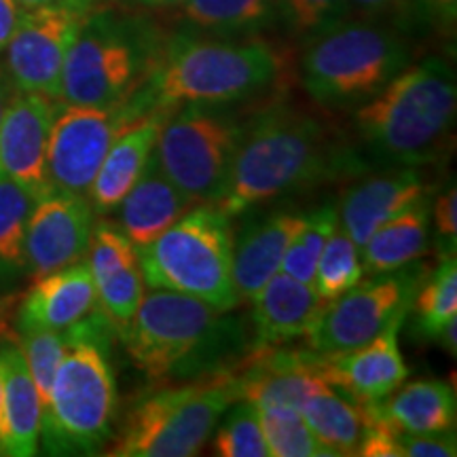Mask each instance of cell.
<instances>
[{
    "mask_svg": "<svg viewBox=\"0 0 457 457\" xmlns=\"http://www.w3.org/2000/svg\"><path fill=\"white\" fill-rule=\"evenodd\" d=\"M98 310V293L87 262L79 261L64 270L34 279L17 313V327L66 330Z\"/></svg>",
    "mask_w": 457,
    "mask_h": 457,
    "instance_id": "603a6c76",
    "label": "cell"
},
{
    "mask_svg": "<svg viewBox=\"0 0 457 457\" xmlns=\"http://www.w3.org/2000/svg\"><path fill=\"white\" fill-rule=\"evenodd\" d=\"M356 142L318 114L271 108L245 131L225 195L214 204L227 216L327 182L367 174Z\"/></svg>",
    "mask_w": 457,
    "mask_h": 457,
    "instance_id": "6da1fadb",
    "label": "cell"
},
{
    "mask_svg": "<svg viewBox=\"0 0 457 457\" xmlns=\"http://www.w3.org/2000/svg\"><path fill=\"white\" fill-rule=\"evenodd\" d=\"M228 104H180L163 123L155 145L168 179L195 204H219L250 121Z\"/></svg>",
    "mask_w": 457,
    "mask_h": 457,
    "instance_id": "30bf717a",
    "label": "cell"
},
{
    "mask_svg": "<svg viewBox=\"0 0 457 457\" xmlns=\"http://www.w3.org/2000/svg\"><path fill=\"white\" fill-rule=\"evenodd\" d=\"M400 457H455L457 436L453 432H432V434H398Z\"/></svg>",
    "mask_w": 457,
    "mask_h": 457,
    "instance_id": "f35d334b",
    "label": "cell"
},
{
    "mask_svg": "<svg viewBox=\"0 0 457 457\" xmlns=\"http://www.w3.org/2000/svg\"><path fill=\"white\" fill-rule=\"evenodd\" d=\"M237 403L236 375H214L142 396L106 455L112 457H188L197 455L225 411Z\"/></svg>",
    "mask_w": 457,
    "mask_h": 457,
    "instance_id": "9c48e42d",
    "label": "cell"
},
{
    "mask_svg": "<svg viewBox=\"0 0 457 457\" xmlns=\"http://www.w3.org/2000/svg\"><path fill=\"white\" fill-rule=\"evenodd\" d=\"M96 293H98V310L111 320L114 328H123L145 299V279H142L140 265L136 262L102 279L96 284Z\"/></svg>",
    "mask_w": 457,
    "mask_h": 457,
    "instance_id": "d590c367",
    "label": "cell"
},
{
    "mask_svg": "<svg viewBox=\"0 0 457 457\" xmlns=\"http://www.w3.org/2000/svg\"><path fill=\"white\" fill-rule=\"evenodd\" d=\"M347 13H358L367 20H379L392 17V20L404 21L407 17H415L417 7L428 13L424 0H345Z\"/></svg>",
    "mask_w": 457,
    "mask_h": 457,
    "instance_id": "60d3db41",
    "label": "cell"
},
{
    "mask_svg": "<svg viewBox=\"0 0 457 457\" xmlns=\"http://www.w3.org/2000/svg\"><path fill=\"white\" fill-rule=\"evenodd\" d=\"M11 98L9 94V77H4L3 68H0V119H3L4 108H7V102Z\"/></svg>",
    "mask_w": 457,
    "mask_h": 457,
    "instance_id": "bcb514c9",
    "label": "cell"
},
{
    "mask_svg": "<svg viewBox=\"0 0 457 457\" xmlns=\"http://www.w3.org/2000/svg\"><path fill=\"white\" fill-rule=\"evenodd\" d=\"M337 227H339V202L335 199L305 214V222L290 244L279 271L288 273L290 278L303 284L313 286L320 254Z\"/></svg>",
    "mask_w": 457,
    "mask_h": 457,
    "instance_id": "4dcf8cb0",
    "label": "cell"
},
{
    "mask_svg": "<svg viewBox=\"0 0 457 457\" xmlns=\"http://www.w3.org/2000/svg\"><path fill=\"white\" fill-rule=\"evenodd\" d=\"M404 318H394L375 339L345 352H320V369L330 387L353 403H377L403 386L409 367L398 347Z\"/></svg>",
    "mask_w": 457,
    "mask_h": 457,
    "instance_id": "2e32d148",
    "label": "cell"
},
{
    "mask_svg": "<svg viewBox=\"0 0 457 457\" xmlns=\"http://www.w3.org/2000/svg\"><path fill=\"white\" fill-rule=\"evenodd\" d=\"M57 102L41 94L15 91L0 119V174L41 197L47 193V146Z\"/></svg>",
    "mask_w": 457,
    "mask_h": 457,
    "instance_id": "9a60e30c",
    "label": "cell"
},
{
    "mask_svg": "<svg viewBox=\"0 0 457 457\" xmlns=\"http://www.w3.org/2000/svg\"><path fill=\"white\" fill-rule=\"evenodd\" d=\"M430 195L387 220L360 248L362 270L369 276L403 270L420 261L430 248Z\"/></svg>",
    "mask_w": 457,
    "mask_h": 457,
    "instance_id": "484cf974",
    "label": "cell"
},
{
    "mask_svg": "<svg viewBox=\"0 0 457 457\" xmlns=\"http://www.w3.org/2000/svg\"><path fill=\"white\" fill-rule=\"evenodd\" d=\"M136 256L148 288L195 296L222 312L242 303L233 282L231 216L214 204L193 205Z\"/></svg>",
    "mask_w": 457,
    "mask_h": 457,
    "instance_id": "ba28073f",
    "label": "cell"
},
{
    "mask_svg": "<svg viewBox=\"0 0 457 457\" xmlns=\"http://www.w3.org/2000/svg\"><path fill=\"white\" fill-rule=\"evenodd\" d=\"M436 341H441L445 350L451 352V356H455V353H457V318L451 320L447 327H445L441 333H438Z\"/></svg>",
    "mask_w": 457,
    "mask_h": 457,
    "instance_id": "ee69618b",
    "label": "cell"
},
{
    "mask_svg": "<svg viewBox=\"0 0 457 457\" xmlns=\"http://www.w3.org/2000/svg\"><path fill=\"white\" fill-rule=\"evenodd\" d=\"M284 9L286 24L296 34H310V37L350 15L345 0H284Z\"/></svg>",
    "mask_w": 457,
    "mask_h": 457,
    "instance_id": "74e56055",
    "label": "cell"
},
{
    "mask_svg": "<svg viewBox=\"0 0 457 457\" xmlns=\"http://www.w3.org/2000/svg\"><path fill=\"white\" fill-rule=\"evenodd\" d=\"M426 276V267L415 261L403 270L377 273L364 282L360 279L345 295L328 301L313 327L303 337L305 345L327 353L364 345L394 318L407 316Z\"/></svg>",
    "mask_w": 457,
    "mask_h": 457,
    "instance_id": "7c38bea8",
    "label": "cell"
},
{
    "mask_svg": "<svg viewBox=\"0 0 457 457\" xmlns=\"http://www.w3.org/2000/svg\"><path fill=\"white\" fill-rule=\"evenodd\" d=\"M428 195L430 185L420 168H386L347 188L339 202V225L360 250L377 228Z\"/></svg>",
    "mask_w": 457,
    "mask_h": 457,
    "instance_id": "ac0fdd59",
    "label": "cell"
},
{
    "mask_svg": "<svg viewBox=\"0 0 457 457\" xmlns=\"http://www.w3.org/2000/svg\"><path fill=\"white\" fill-rule=\"evenodd\" d=\"M227 313L195 296L155 288L117 333L134 367L148 379L210 370L216 375V364L244 343L237 320Z\"/></svg>",
    "mask_w": 457,
    "mask_h": 457,
    "instance_id": "277c9868",
    "label": "cell"
},
{
    "mask_svg": "<svg viewBox=\"0 0 457 457\" xmlns=\"http://www.w3.org/2000/svg\"><path fill=\"white\" fill-rule=\"evenodd\" d=\"M94 225L87 197L49 188L34 202L28 219L26 271L38 279L83 261Z\"/></svg>",
    "mask_w": 457,
    "mask_h": 457,
    "instance_id": "5bb4252c",
    "label": "cell"
},
{
    "mask_svg": "<svg viewBox=\"0 0 457 457\" xmlns=\"http://www.w3.org/2000/svg\"><path fill=\"white\" fill-rule=\"evenodd\" d=\"M455 72L443 57L409 64L353 112L356 145L370 168H420L447 148L455 121Z\"/></svg>",
    "mask_w": 457,
    "mask_h": 457,
    "instance_id": "7a4b0ae2",
    "label": "cell"
},
{
    "mask_svg": "<svg viewBox=\"0 0 457 457\" xmlns=\"http://www.w3.org/2000/svg\"><path fill=\"white\" fill-rule=\"evenodd\" d=\"M428 13L438 20L447 30H453L457 20V0H424Z\"/></svg>",
    "mask_w": 457,
    "mask_h": 457,
    "instance_id": "7bdbcfd3",
    "label": "cell"
},
{
    "mask_svg": "<svg viewBox=\"0 0 457 457\" xmlns=\"http://www.w3.org/2000/svg\"><path fill=\"white\" fill-rule=\"evenodd\" d=\"M3 407H0V455L32 457L38 453L43 403L15 341L0 345Z\"/></svg>",
    "mask_w": 457,
    "mask_h": 457,
    "instance_id": "44dd1931",
    "label": "cell"
},
{
    "mask_svg": "<svg viewBox=\"0 0 457 457\" xmlns=\"http://www.w3.org/2000/svg\"><path fill=\"white\" fill-rule=\"evenodd\" d=\"M153 106L136 91L114 106L60 104L51 123L47 176L51 188L89 195L102 162L117 136L145 117Z\"/></svg>",
    "mask_w": 457,
    "mask_h": 457,
    "instance_id": "8fae6325",
    "label": "cell"
},
{
    "mask_svg": "<svg viewBox=\"0 0 457 457\" xmlns=\"http://www.w3.org/2000/svg\"><path fill=\"white\" fill-rule=\"evenodd\" d=\"M271 457H335L313 436L299 411L256 409Z\"/></svg>",
    "mask_w": 457,
    "mask_h": 457,
    "instance_id": "836d02e7",
    "label": "cell"
},
{
    "mask_svg": "<svg viewBox=\"0 0 457 457\" xmlns=\"http://www.w3.org/2000/svg\"><path fill=\"white\" fill-rule=\"evenodd\" d=\"M114 330L100 310L66 328L68 350L43 409L41 436L49 453H98L112 436L119 398L108 345Z\"/></svg>",
    "mask_w": 457,
    "mask_h": 457,
    "instance_id": "3957f363",
    "label": "cell"
},
{
    "mask_svg": "<svg viewBox=\"0 0 457 457\" xmlns=\"http://www.w3.org/2000/svg\"><path fill=\"white\" fill-rule=\"evenodd\" d=\"M162 28L121 7H94L68 51L60 104H121L148 81L163 54Z\"/></svg>",
    "mask_w": 457,
    "mask_h": 457,
    "instance_id": "5b68a950",
    "label": "cell"
},
{
    "mask_svg": "<svg viewBox=\"0 0 457 457\" xmlns=\"http://www.w3.org/2000/svg\"><path fill=\"white\" fill-rule=\"evenodd\" d=\"M279 71L282 60L262 41H208L174 34L138 91L153 108L236 104L271 87Z\"/></svg>",
    "mask_w": 457,
    "mask_h": 457,
    "instance_id": "8992f818",
    "label": "cell"
},
{
    "mask_svg": "<svg viewBox=\"0 0 457 457\" xmlns=\"http://www.w3.org/2000/svg\"><path fill=\"white\" fill-rule=\"evenodd\" d=\"M21 13H24V9L20 7L17 0H0V55L7 49L11 37L20 24Z\"/></svg>",
    "mask_w": 457,
    "mask_h": 457,
    "instance_id": "b9f144b4",
    "label": "cell"
},
{
    "mask_svg": "<svg viewBox=\"0 0 457 457\" xmlns=\"http://www.w3.org/2000/svg\"><path fill=\"white\" fill-rule=\"evenodd\" d=\"M305 214L276 212L244 228L233 239V282L242 301H253L256 293L282 270L284 256L301 231Z\"/></svg>",
    "mask_w": 457,
    "mask_h": 457,
    "instance_id": "cb8c5ba5",
    "label": "cell"
},
{
    "mask_svg": "<svg viewBox=\"0 0 457 457\" xmlns=\"http://www.w3.org/2000/svg\"><path fill=\"white\" fill-rule=\"evenodd\" d=\"M193 205L197 204L168 179L153 148L138 180L117 205L119 227L134 248H142L162 236Z\"/></svg>",
    "mask_w": 457,
    "mask_h": 457,
    "instance_id": "7402d4cb",
    "label": "cell"
},
{
    "mask_svg": "<svg viewBox=\"0 0 457 457\" xmlns=\"http://www.w3.org/2000/svg\"><path fill=\"white\" fill-rule=\"evenodd\" d=\"M301 415L313 436L333 451L335 457L356 455L364 434V413L358 403L345 400L341 392L328 387L307 400Z\"/></svg>",
    "mask_w": 457,
    "mask_h": 457,
    "instance_id": "83f0119b",
    "label": "cell"
},
{
    "mask_svg": "<svg viewBox=\"0 0 457 457\" xmlns=\"http://www.w3.org/2000/svg\"><path fill=\"white\" fill-rule=\"evenodd\" d=\"M364 276L360 250L341 225L335 228L320 254L313 288L322 299L333 301L353 288Z\"/></svg>",
    "mask_w": 457,
    "mask_h": 457,
    "instance_id": "1f68e13d",
    "label": "cell"
},
{
    "mask_svg": "<svg viewBox=\"0 0 457 457\" xmlns=\"http://www.w3.org/2000/svg\"><path fill=\"white\" fill-rule=\"evenodd\" d=\"M316 350H267L253 353L242 375H236L237 400L256 409L299 411L316 394L328 390Z\"/></svg>",
    "mask_w": 457,
    "mask_h": 457,
    "instance_id": "e0dca14e",
    "label": "cell"
},
{
    "mask_svg": "<svg viewBox=\"0 0 457 457\" xmlns=\"http://www.w3.org/2000/svg\"><path fill=\"white\" fill-rule=\"evenodd\" d=\"M123 3L136 4V7H145V9H168V7H180L185 0H123Z\"/></svg>",
    "mask_w": 457,
    "mask_h": 457,
    "instance_id": "f6af8a7d",
    "label": "cell"
},
{
    "mask_svg": "<svg viewBox=\"0 0 457 457\" xmlns=\"http://www.w3.org/2000/svg\"><path fill=\"white\" fill-rule=\"evenodd\" d=\"M375 409L400 432H453L457 424L453 386L438 379H420L398 386L390 396L377 400Z\"/></svg>",
    "mask_w": 457,
    "mask_h": 457,
    "instance_id": "d4e9b609",
    "label": "cell"
},
{
    "mask_svg": "<svg viewBox=\"0 0 457 457\" xmlns=\"http://www.w3.org/2000/svg\"><path fill=\"white\" fill-rule=\"evenodd\" d=\"M411 64L407 38L379 20H341L313 34L303 55V85L324 108H352Z\"/></svg>",
    "mask_w": 457,
    "mask_h": 457,
    "instance_id": "52a82bcc",
    "label": "cell"
},
{
    "mask_svg": "<svg viewBox=\"0 0 457 457\" xmlns=\"http://www.w3.org/2000/svg\"><path fill=\"white\" fill-rule=\"evenodd\" d=\"M174 108L176 106L153 108L117 136L89 188L87 199L94 212L108 214L117 210V205L128 195V191L145 170L148 157L157 145L159 131Z\"/></svg>",
    "mask_w": 457,
    "mask_h": 457,
    "instance_id": "ffe728a7",
    "label": "cell"
},
{
    "mask_svg": "<svg viewBox=\"0 0 457 457\" xmlns=\"http://www.w3.org/2000/svg\"><path fill=\"white\" fill-rule=\"evenodd\" d=\"M430 212L434 216V228L436 236L443 239L445 254H455L457 244V188L455 182L445 188V191L430 204Z\"/></svg>",
    "mask_w": 457,
    "mask_h": 457,
    "instance_id": "ab89813d",
    "label": "cell"
},
{
    "mask_svg": "<svg viewBox=\"0 0 457 457\" xmlns=\"http://www.w3.org/2000/svg\"><path fill=\"white\" fill-rule=\"evenodd\" d=\"M17 347L24 353V360L30 370L34 386L41 396L43 409L47 407L51 384H54L55 370L68 350L66 330H54L43 327H17Z\"/></svg>",
    "mask_w": 457,
    "mask_h": 457,
    "instance_id": "e575fe53",
    "label": "cell"
},
{
    "mask_svg": "<svg viewBox=\"0 0 457 457\" xmlns=\"http://www.w3.org/2000/svg\"><path fill=\"white\" fill-rule=\"evenodd\" d=\"M180 9L193 28L222 37L256 34L286 21L284 0H185Z\"/></svg>",
    "mask_w": 457,
    "mask_h": 457,
    "instance_id": "4316f807",
    "label": "cell"
},
{
    "mask_svg": "<svg viewBox=\"0 0 457 457\" xmlns=\"http://www.w3.org/2000/svg\"><path fill=\"white\" fill-rule=\"evenodd\" d=\"M20 3V7L28 11V9H34V7H41V4H47L51 0H17Z\"/></svg>",
    "mask_w": 457,
    "mask_h": 457,
    "instance_id": "7dc6e473",
    "label": "cell"
},
{
    "mask_svg": "<svg viewBox=\"0 0 457 457\" xmlns=\"http://www.w3.org/2000/svg\"><path fill=\"white\" fill-rule=\"evenodd\" d=\"M0 407H3V375H0Z\"/></svg>",
    "mask_w": 457,
    "mask_h": 457,
    "instance_id": "c3c4849f",
    "label": "cell"
},
{
    "mask_svg": "<svg viewBox=\"0 0 457 457\" xmlns=\"http://www.w3.org/2000/svg\"><path fill=\"white\" fill-rule=\"evenodd\" d=\"M214 453L220 457H271L262 434L259 411L253 403L237 400L214 428Z\"/></svg>",
    "mask_w": 457,
    "mask_h": 457,
    "instance_id": "d6a6232c",
    "label": "cell"
},
{
    "mask_svg": "<svg viewBox=\"0 0 457 457\" xmlns=\"http://www.w3.org/2000/svg\"><path fill=\"white\" fill-rule=\"evenodd\" d=\"M411 310L417 313V328L430 339L457 318V262L455 254H443L441 265L428 273L417 288Z\"/></svg>",
    "mask_w": 457,
    "mask_h": 457,
    "instance_id": "f546056e",
    "label": "cell"
},
{
    "mask_svg": "<svg viewBox=\"0 0 457 457\" xmlns=\"http://www.w3.org/2000/svg\"><path fill=\"white\" fill-rule=\"evenodd\" d=\"M37 197L0 174V276L26 271V228Z\"/></svg>",
    "mask_w": 457,
    "mask_h": 457,
    "instance_id": "f1b7e54d",
    "label": "cell"
},
{
    "mask_svg": "<svg viewBox=\"0 0 457 457\" xmlns=\"http://www.w3.org/2000/svg\"><path fill=\"white\" fill-rule=\"evenodd\" d=\"M96 0H51L21 13L4 49V71L15 91L60 100L62 71Z\"/></svg>",
    "mask_w": 457,
    "mask_h": 457,
    "instance_id": "4fadbf2b",
    "label": "cell"
},
{
    "mask_svg": "<svg viewBox=\"0 0 457 457\" xmlns=\"http://www.w3.org/2000/svg\"><path fill=\"white\" fill-rule=\"evenodd\" d=\"M85 262H87L94 282L98 284L102 279L125 270V267L136 265L138 256H136L134 244L121 231V227L102 220L94 225V231H91L87 261Z\"/></svg>",
    "mask_w": 457,
    "mask_h": 457,
    "instance_id": "8d00e7d4",
    "label": "cell"
},
{
    "mask_svg": "<svg viewBox=\"0 0 457 457\" xmlns=\"http://www.w3.org/2000/svg\"><path fill=\"white\" fill-rule=\"evenodd\" d=\"M253 303V353L276 350L288 341L305 337L328 305L313 286L303 284L284 271H278L262 286Z\"/></svg>",
    "mask_w": 457,
    "mask_h": 457,
    "instance_id": "d6986e66",
    "label": "cell"
}]
</instances>
